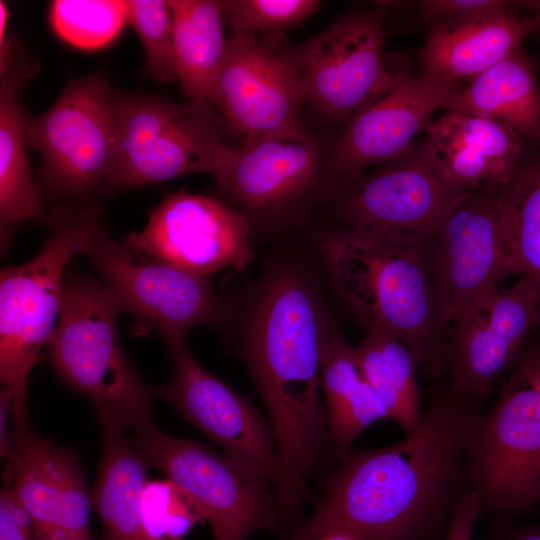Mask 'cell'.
I'll return each mask as SVG.
<instances>
[{
	"instance_id": "3957f363",
	"label": "cell",
	"mask_w": 540,
	"mask_h": 540,
	"mask_svg": "<svg viewBox=\"0 0 540 540\" xmlns=\"http://www.w3.org/2000/svg\"><path fill=\"white\" fill-rule=\"evenodd\" d=\"M334 283L366 329L401 340L428 374L447 364L448 341L434 298L426 242H403L352 229L326 245Z\"/></svg>"
},
{
	"instance_id": "44dd1931",
	"label": "cell",
	"mask_w": 540,
	"mask_h": 540,
	"mask_svg": "<svg viewBox=\"0 0 540 540\" xmlns=\"http://www.w3.org/2000/svg\"><path fill=\"white\" fill-rule=\"evenodd\" d=\"M421 148L453 186L471 191L505 183L525 155V138L496 120L448 112L425 129Z\"/></svg>"
},
{
	"instance_id": "603a6c76",
	"label": "cell",
	"mask_w": 540,
	"mask_h": 540,
	"mask_svg": "<svg viewBox=\"0 0 540 540\" xmlns=\"http://www.w3.org/2000/svg\"><path fill=\"white\" fill-rule=\"evenodd\" d=\"M448 112L499 121L540 144V86L537 67L521 46L457 91Z\"/></svg>"
},
{
	"instance_id": "f35d334b",
	"label": "cell",
	"mask_w": 540,
	"mask_h": 540,
	"mask_svg": "<svg viewBox=\"0 0 540 540\" xmlns=\"http://www.w3.org/2000/svg\"><path fill=\"white\" fill-rule=\"evenodd\" d=\"M314 540H363L357 534L342 528H334L320 534Z\"/></svg>"
},
{
	"instance_id": "6da1fadb",
	"label": "cell",
	"mask_w": 540,
	"mask_h": 540,
	"mask_svg": "<svg viewBox=\"0 0 540 540\" xmlns=\"http://www.w3.org/2000/svg\"><path fill=\"white\" fill-rule=\"evenodd\" d=\"M479 414V399L452 384L437 390L404 439L343 458L312 515L288 540H314L334 528L363 540L420 539L464 493L469 433Z\"/></svg>"
},
{
	"instance_id": "4316f807",
	"label": "cell",
	"mask_w": 540,
	"mask_h": 540,
	"mask_svg": "<svg viewBox=\"0 0 540 540\" xmlns=\"http://www.w3.org/2000/svg\"><path fill=\"white\" fill-rule=\"evenodd\" d=\"M32 68L12 63L1 75L0 93V219L2 224L44 217L43 201L35 184L23 130L19 92Z\"/></svg>"
},
{
	"instance_id": "f546056e",
	"label": "cell",
	"mask_w": 540,
	"mask_h": 540,
	"mask_svg": "<svg viewBox=\"0 0 540 540\" xmlns=\"http://www.w3.org/2000/svg\"><path fill=\"white\" fill-rule=\"evenodd\" d=\"M49 18L64 41L82 49L109 44L126 22L123 0H55Z\"/></svg>"
},
{
	"instance_id": "2e32d148",
	"label": "cell",
	"mask_w": 540,
	"mask_h": 540,
	"mask_svg": "<svg viewBox=\"0 0 540 540\" xmlns=\"http://www.w3.org/2000/svg\"><path fill=\"white\" fill-rule=\"evenodd\" d=\"M468 192L450 184L420 146L358 182L343 212L349 229L426 242Z\"/></svg>"
},
{
	"instance_id": "8fae6325",
	"label": "cell",
	"mask_w": 540,
	"mask_h": 540,
	"mask_svg": "<svg viewBox=\"0 0 540 540\" xmlns=\"http://www.w3.org/2000/svg\"><path fill=\"white\" fill-rule=\"evenodd\" d=\"M500 186L486 184L469 191L426 241L435 303L445 327L515 275L498 212Z\"/></svg>"
},
{
	"instance_id": "30bf717a",
	"label": "cell",
	"mask_w": 540,
	"mask_h": 540,
	"mask_svg": "<svg viewBox=\"0 0 540 540\" xmlns=\"http://www.w3.org/2000/svg\"><path fill=\"white\" fill-rule=\"evenodd\" d=\"M83 254L91 259L121 313H129L131 334L157 331L167 346L185 341L193 328L218 322L223 307L205 276L154 260L113 240L99 224Z\"/></svg>"
},
{
	"instance_id": "f1b7e54d",
	"label": "cell",
	"mask_w": 540,
	"mask_h": 540,
	"mask_svg": "<svg viewBox=\"0 0 540 540\" xmlns=\"http://www.w3.org/2000/svg\"><path fill=\"white\" fill-rule=\"evenodd\" d=\"M498 212L515 274L540 292V154L524 155L500 186Z\"/></svg>"
},
{
	"instance_id": "74e56055",
	"label": "cell",
	"mask_w": 540,
	"mask_h": 540,
	"mask_svg": "<svg viewBox=\"0 0 540 540\" xmlns=\"http://www.w3.org/2000/svg\"><path fill=\"white\" fill-rule=\"evenodd\" d=\"M8 10L3 1L0 2V71L1 75L7 72L12 60L13 45L7 35Z\"/></svg>"
},
{
	"instance_id": "9c48e42d",
	"label": "cell",
	"mask_w": 540,
	"mask_h": 540,
	"mask_svg": "<svg viewBox=\"0 0 540 540\" xmlns=\"http://www.w3.org/2000/svg\"><path fill=\"white\" fill-rule=\"evenodd\" d=\"M121 94L100 74L72 79L42 115L23 116L27 148L40 152V182L54 196L83 199L114 163Z\"/></svg>"
},
{
	"instance_id": "8992f818",
	"label": "cell",
	"mask_w": 540,
	"mask_h": 540,
	"mask_svg": "<svg viewBox=\"0 0 540 540\" xmlns=\"http://www.w3.org/2000/svg\"><path fill=\"white\" fill-rule=\"evenodd\" d=\"M468 473L483 508L519 513L540 488V343L526 348L469 433Z\"/></svg>"
},
{
	"instance_id": "9a60e30c",
	"label": "cell",
	"mask_w": 540,
	"mask_h": 540,
	"mask_svg": "<svg viewBox=\"0 0 540 540\" xmlns=\"http://www.w3.org/2000/svg\"><path fill=\"white\" fill-rule=\"evenodd\" d=\"M453 324L447 348L452 385L480 400L515 367L540 324L539 289L522 277L475 300Z\"/></svg>"
},
{
	"instance_id": "83f0119b",
	"label": "cell",
	"mask_w": 540,
	"mask_h": 540,
	"mask_svg": "<svg viewBox=\"0 0 540 540\" xmlns=\"http://www.w3.org/2000/svg\"><path fill=\"white\" fill-rule=\"evenodd\" d=\"M356 353L370 385L384 403L389 418L407 433L421 422L422 412L417 370L412 351L396 336L366 329Z\"/></svg>"
},
{
	"instance_id": "7402d4cb",
	"label": "cell",
	"mask_w": 540,
	"mask_h": 540,
	"mask_svg": "<svg viewBox=\"0 0 540 540\" xmlns=\"http://www.w3.org/2000/svg\"><path fill=\"white\" fill-rule=\"evenodd\" d=\"M535 18L508 10L468 22L432 23L419 52L422 74L456 83L474 79L521 47Z\"/></svg>"
},
{
	"instance_id": "484cf974",
	"label": "cell",
	"mask_w": 540,
	"mask_h": 540,
	"mask_svg": "<svg viewBox=\"0 0 540 540\" xmlns=\"http://www.w3.org/2000/svg\"><path fill=\"white\" fill-rule=\"evenodd\" d=\"M177 70L190 100L209 102L224 63L227 42L223 32V1L169 0Z\"/></svg>"
},
{
	"instance_id": "d4e9b609",
	"label": "cell",
	"mask_w": 540,
	"mask_h": 540,
	"mask_svg": "<svg viewBox=\"0 0 540 540\" xmlns=\"http://www.w3.org/2000/svg\"><path fill=\"white\" fill-rule=\"evenodd\" d=\"M148 467L133 440L123 433L102 437L91 501L105 540H148L141 516V492Z\"/></svg>"
},
{
	"instance_id": "52a82bcc",
	"label": "cell",
	"mask_w": 540,
	"mask_h": 540,
	"mask_svg": "<svg viewBox=\"0 0 540 540\" xmlns=\"http://www.w3.org/2000/svg\"><path fill=\"white\" fill-rule=\"evenodd\" d=\"M231 147L206 101L121 94L119 133L106 194L190 173L212 177Z\"/></svg>"
},
{
	"instance_id": "e0dca14e",
	"label": "cell",
	"mask_w": 540,
	"mask_h": 540,
	"mask_svg": "<svg viewBox=\"0 0 540 540\" xmlns=\"http://www.w3.org/2000/svg\"><path fill=\"white\" fill-rule=\"evenodd\" d=\"M170 381L156 388L183 417L222 447L224 454L268 478L274 485L278 463L269 422L250 400L204 369L185 341L168 347Z\"/></svg>"
},
{
	"instance_id": "1f68e13d",
	"label": "cell",
	"mask_w": 540,
	"mask_h": 540,
	"mask_svg": "<svg viewBox=\"0 0 540 540\" xmlns=\"http://www.w3.org/2000/svg\"><path fill=\"white\" fill-rule=\"evenodd\" d=\"M125 20L138 34L148 75L163 82L177 79L172 13L167 1L124 0Z\"/></svg>"
},
{
	"instance_id": "4dcf8cb0",
	"label": "cell",
	"mask_w": 540,
	"mask_h": 540,
	"mask_svg": "<svg viewBox=\"0 0 540 540\" xmlns=\"http://www.w3.org/2000/svg\"><path fill=\"white\" fill-rule=\"evenodd\" d=\"M141 516L148 540H183L196 523L205 520L194 500L167 478L145 482Z\"/></svg>"
},
{
	"instance_id": "4fadbf2b",
	"label": "cell",
	"mask_w": 540,
	"mask_h": 540,
	"mask_svg": "<svg viewBox=\"0 0 540 540\" xmlns=\"http://www.w3.org/2000/svg\"><path fill=\"white\" fill-rule=\"evenodd\" d=\"M249 232L250 218L243 211L217 198L177 191L122 243L142 256L207 277L226 267L247 268L253 260Z\"/></svg>"
},
{
	"instance_id": "ffe728a7",
	"label": "cell",
	"mask_w": 540,
	"mask_h": 540,
	"mask_svg": "<svg viewBox=\"0 0 540 540\" xmlns=\"http://www.w3.org/2000/svg\"><path fill=\"white\" fill-rule=\"evenodd\" d=\"M320 153L307 133L245 139L231 148L213 176L221 191L249 215L278 212L307 192L317 177Z\"/></svg>"
},
{
	"instance_id": "e575fe53",
	"label": "cell",
	"mask_w": 540,
	"mask_h": 540,
	"mask_svg": "<svg viewBox=\"0 0 540 540\" xmlns=\"http://www.w3.org/2000/svg\"><path fill=\"white\" fill-rule=\"evenodd\" d=\"M0 540H36L32 519L10 485L0 492Z\"/></svg>"
},
{
	"instance_id": "7c38bea8",
	"label": "cell",
	"mask_w": 540,
	"mask_h": 540,
	"mask_svg": "<svg viewBox=\"0 0 540 540\" xmlns=\"http://www.w3.org/2000/svg\"><path fill=\"white\" fill-rule=\"evenodd\" d=\"M380 11L348 12L289 52L310 100L344 119L389 92L401 79L383 60Z\"/></svg>"
},
{
	"instance_id": "277c9868",
	"label": "cell",
	"mask_w": 540,
	"mask_h": 540,
	"mask_svg": "<svg viewBox=\"0 0 540 540\" xmlns=\"http://www.w3.org/2000/svg\"><path fill=\"white\" fill-rule=\"evenodd\" d=\"M118 303L106 284L64 275L59 320L48 341L58 378L93 404L102 437L152 424L156 388L146 384L126 354L118 331Z\"/></svg>"
},
{
	"instance_id": "ba28073f",
	"label": "cell",
	"mask_w": 540,
	"mask_h": 540,
	"mask_svg": "<svg viewBox=\"0 0 540 540\" xmlns=\"http://www.w3.org/2000/svg\"><path fill=\"white\" fill-rule=\"evenodd\" d=\"M132 440L149 467L194 500L213 540H246L258 530L285 529L273 483L253 468L199 442L170 436L154 423Z\"/></svg>"
},
{
	"instance_id": "d590c367",
	"label": "cell",
	"mask_w": 540,
	"mask_h": 540,
	"mask_svg": "<svg viewBox=\"0 0 540 540\" xmlns=\"http://www.w3.org/2000/svg\"><path fill=\"white\" fill-rule=\"evenodd\" d=\"M482 508L478 492L473 488L465 491L451 510L446 540H472L474 526Z\"/></svg>"
},
{
	"instance_id": "7a4b0ae2",
	"label": "cell",
	"mask_w": 540,
	"mask_h": 540,
	"mask_svg": "<svg viewBox=\"0 0 540 540\" xmlns=\"http://www.w3.org/2000/svg\"><path fill=\"white\" fill-rule=\"evenodd\" d=\"M316 300L297 276L283 273L265 286L251 311L242 350L269 417L277 452L274 490L291 525L306 480L330 436L320 399L326 331Z\"/></svg>"
},
{
	"instance_id": "b9f144b4",
	"label": "cell",
	"mask_w": 540,
	"mask_h": 540,
	"mask_svg": "<svg viewBox=\"0 0 540 540\" xmlns=\"http://www.w3.org/2000/svg\"><path fill=\"white\" fill-rule=\"evenodd\" d=\"M538 500H540V488H539Z\"/></svg>"
},
{
	"instance_id": "836d02e7",
	"label": "cell",
	"mask_w": 540,
	"mask_h": 540,
	"mask_svg": "<svg viewBox=\"0 0 540 540\" xmlns=\"http://www.w3.org/2000/svg\"><path fill=\"white\" fill-rule=\"evenodd\" d=\"M515 3L503 0H425L420 2L419 12L431 24L468 22L511 10Z\"/></svg>"
},
{
	"instance_id": "60d3db41",
	"label": "cell",
	"mask_w": 540,
	"mask_h": 540,
	"mask_svg": "<svg viewBox=\"0 0 540 540\" xmlns=\"http://www.w3.org/2000/svg\"><path fill=\"white\" fill-rule=\"evenodd\" d=\"M525 5L528 7H531L536 12V15L534 18L536 21V30L540 38V1H528V2H525Z\"/></svg>"
},
{
	"instance_id": "d6a6232c",
	"label": "cell",
	"mask_w": 540,
	"mask_h": 540,
	"mask_svg": "<svg viewBox=\"0 0 540 540\" xmlns=\"http://www.w3.org/2000/svg\"><path fill=\"white\" fill-rule=\"evenodd\" d=\"M320 5L316 0H230L223 1V13L234 35H275L301 23Z\"/></svg>"
},
{
	"instance_id": "d6986e66",
	"label": "cell",
	"mask_w": 540,
	"mask_h": 540,
	"mask_svg": "<svg viewBox=\"0 0 540 540\" xmlns=\"http://www.w3.org/2000/svg\"><path fill=\"white\" fill-rule=\"evenodd\" d=\"M3 477L28 511L36 540H93L91 493L75 452L29 425L14 438Z\"/></svg>"
},
{
	"instance_id": "ab89813d",
	"label": "cell",
	"mask_w": 540,
	"mask_h": 540,
	"mask_svg": "<svg viewBox=\"0 0 540 540\" xmlns=\"http://www.w3.org/2000/svg\"><path fill=\"white\" fill-rule=\"evenodd\" d=\"M509 540H540V528H532L521 531Z\"/></svg>"
},
{
	"instance_id": "ac0fdd59",
	"label": "cell",
	"mask_w": 540,
	"mask_h": 540,
	"mask_svg": "<svg viewBox=\"0 0 540 540\" xmlns=\"http://www.w3.org/2000/svg\"><path fill=\"white\" fill-rule=\"evenodd\" d=\"M457 91L456 83L402 76L389 92L351 117L327 161V174L350 181L369 165L401 159L432 115L446 109Z\"/></svg>"
},
{
	"instance_id": "5bb4252c",
	"label": "cell",
	"mask_w": 540,
	"mask_h": 540,
	"mask_svg": "<svg viewBox=\"0 0 540 540\" xmlns=\"http://www.w3.org/2000/svg\"><path fill=\"white\" fill-rule=\"evenodd\" d=\"M303 80L289 53L256 36L233 35L209 102L245 139L305 134Z\"/></svg>"
},
{
	"instance_id": "5b68a950",
	"label": "cell",
	"mask_w": 540,
	"mask_h": 540,
	"mask_svg": "<svg viewBox=\"0 0 540 540\" xmlns=\"http://www.w3.org/2000/svg\"><path fill=\"white\" fill-rule=\"evenodd\" d=\"M51 223L52 234L37 256L3 268L0 274V378L13 393L15 433L29 425L28 380L60 314L65 266L73 256L83 254L99 224L97 209L58 213Z\"/></svg>"
},
{
	"instance_id": "8d00e7d4",
	"label": "cell",
	"mask_w": 540,
	"mask_h": 540,
	"mask_svg": "<svg viewBox=\"0 0 540 540\" xmlns=\"http://www.w3.org/2000/svg\"><path fill=\"white\" fill-rule=\"evenodd\" d=\"M13 393L8 387L0 392V453L1 458L9 459L13 450L14 439L8 430L9 415L12 414Z\"/></svg>"
},
{
	"instance_id": "cb8c5ba5",
	"label": "cell",
	"mask_w": 540,
	"mask_h": 540,
	"mask_svg": "<svg viewBox=\"0 0 540 540\" xmlns=\"http://www.w3.org/2000/svg\"><path fill=\"white\" fill-rule=\"evenodd\" d=\"M321 389L326 400L330 437L346 457L356 437L388 411L368 382L356 349L338 331H327L321 351Z\"/></svg>"
}]
</instances>
